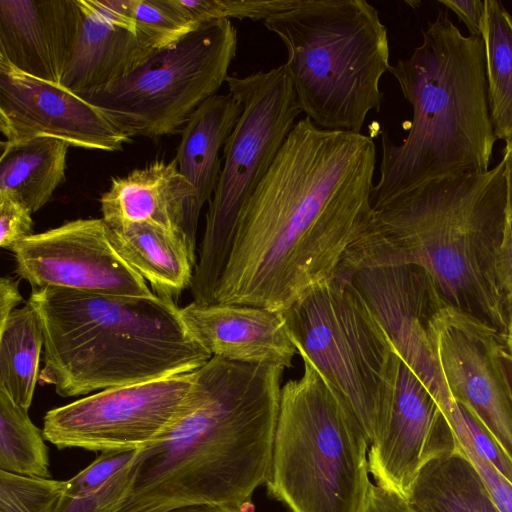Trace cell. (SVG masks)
I'll use <instances>...</instances> for the list:
<instances>
[{
  "instance_id": "obj_11",
  "label": "cell",
  "mask_w": 512,
  "mask_h": 512,
  "mask_svg": "<svg viewBox=\"0 0 512 512\" xmlns=\"http://www.w3.org/2000/svg\"><path fill=\"white\" fill-rule=\"evenodd\" d=\"M195 383L196 370L99 391L47 411L43 436L60 449H141L185 411Z\"/></svg>"
},
{
  "instance_id": "obj_25",
  "label": "cell",
  "mask_w": 512,
  "mask_h": 512,
  "mask_svg": "<svg viewBox=\"0 0 512 512\" xmlns=\"http://www.w3.org/2000/svg\"><path fill=\"white\" fill-rule=\"evenodd\" d=\"M42 349V326L36 311L27 302L0 326V390L27 410L40 377Z\"/></svg>"
},
{
  "instance_id": "obj_28",
  "label": "cell",
  "mask_w": 512,
  "mask_h": 512,
  "mask_svg": "<svg viewBox=\"0 0 512 512\" xmlns=\"http://www.w3.org/2000/svg\"><path fill=\"white\" fill-rule=\"evenodd\" d=\"M118 3L157 51L198 27L179 0H118Z\"/></svg>"
},
{
  "instance_id": "obj_33",
  "label": "cell",
  "mask_w": 512,
  "mask_h": 512,
  "mask_svg": "<svg viewBox=\"0 0 512 512\" xmlns=\"http://www.w3.org/2000/svg\"><path fill=\"white\" fill-rule=\"evenodd\" d=\"M457 440L461 450L476 469L498 508L502 512H512V483L491 462L478 455L467 443Z\"/></svg>"
},
{
  "instance_id": "obj_34",
  "label": "cell",
  "mask_w": 512,
  "mask_h": 512,
  "mask_svg": "<svg viewBox=\"0 0 512 512\" xmlns=\"http://www.w3.org/2000/svg\"><path fill=\"white\" fill-rule=\"evenodd\" d=\"M496 278L500 291L512 308V218H507L496 256Z\"/></svg>"
},
{
  "instance_id": "obj_13",
  "label": "cell",
  "mask_w": 512,
  "mask_h": 512,
  "mask_svg": "<svg viewBox=\"0 0 512 512\" xmlns=\"http://www.w3.org/2000/svg\"><path fill=\"white\" fill-rule=\"evenodd\" d=\"M458 445L432 394L395 351L380 425L368 449L375 484L405 498L419 471L431 460L454 453Z\"/></svg>"
},
{
  "instance_id": "obj_31",
  "label": "cell",
  "mask_w": 512,
  "mask_h": 512,
  "mask_svg": "<svg viewBox=\"0 0 512 512\" xmlns=\"http://www.w3.org/2000/svg\"><path fill=\"white\" fill-rule=\"evenodd\" d=\"M442 411L457 439L491 462L512 483V460L477 418L453 399Z\"/></svg>"
},
{
  "instance_id": "obj_41",
  "label": "cell",
  "mask_w": 512,
  "mask_h": 512,
  "mask_svg": "<svg viewBox=\"0 0 512 512\" xmlns=\"http://www.w3.org/2000/svg\"><path fill=\"white\" fill-rule=\"evenodd\" d=\"M503 341L506 349L512 354V317L508 324L507 331L503 336Z\"/></svg>"
},
{
  "instance_id": "obj_24",
  "label": "cell",
  "mask_w": 512,
  "mask_h": 512,
  "mask_svg": "<svg viewBox=\"0 0 512 512\" xmlns=\"http://www.w3.org/2000/svg\"><path fill=\"white\" fill-rule=\"evenodd\" d=\"M405 498L416 512H502L460 445L428 462Z\"/></svg>"
},
{
  "instance_id": "obj_2",
  "label": "cell",
  "mask_w": 512,
  "mask_h": 512,
  "mask_svg": "<svg viewBox=\"0 0 512 512\" xmlns=\"http://www.w3.org/2000/svg\"><path fill=\"white\" fill-rule=\"evenodd\" d=\"M283 372L212 356L196 370L185 411L138 449L133 487L118 512L198 504L242 510L269 477Z\"/></svg>"
},
{
  "instance_id": "obj_9",
  "label": "cell",
  "mask_w": 512,
  "mask_h": 512,
  "mask_svg": "<svg viewBox=\"0 0 512 512\" xmlns=\"http://www.w3.org/2000/svg\"><path fill=\"white\" fill-rule=\"evenodd\" d=\"M240 117L223 147V167L209 201L190 285L193 301L214 302L240 213L302 113L285 64L246 77L228 76Z\"/></svg>"
},
{
  "instance_id": "obj_6",
  "label": "cell",
  "mask_w": 512,
  "mask_h": 512,
  "mask_svg": "<svg viewBox=\"0 0 512 512\" xmlns=\"http://www.w3.org/2000/svg\"><path fill=\"white\" fill-rule=\"evenodd\" d=\"M263 24L286 47L302 113L320 128L361 133L381 110L380 81L391 67L378 10L366 0H300Z\"/></svg>"
},
{
  "instance_id": "obj_39",
  "label": "cell",
  "mask_w": 512,
  "mask_h": 512,
  "mask_svg": "<svg viewBox=\"0 0 512 512\" xmlns=\"http://www.w3.org/2000/svg\"><path fill=\"white\" fill-rule=\"evenodd\" d=\"M168 512H242V510L227 505L198 504L176 508Z\"/></svg>"
},
{
  "instance_id": "obj_38",
  "label": "cell",
  "mask_w": 512,
  "mask_h": 512,
  "mask_svg": "<svg viewBox=\"0 0 512 512\" xmlns=\"http://www.w3.org/2000/svg\"><path fill=\"white\" fill-rule=\"evenodd\" d=\"M495 357L512 400V354L506 349L504 341L498 345Z\"/></svg>"
},
{
  "instance_id": "obj_1",
  "label": "cell",
  "mask_w": 512,
  "mask_h": 512,
  "mask_svg": "<svg viewBox=\"0 0 512 512\" xmlns=\"http://www.w3.org/2000/svg\"><path fill=\"white\" fill-rule=\"evenodd\" d=\"M376 145L296 122L243 207L214 302L283 312L338 273L371 221Z\"/></svg>"
},
{
  "instance_id": "obj_29",
  "label": "cell",
  "mask_w": 512,
  "mask_h": 512,
  "mask_svg": "<svg viewBox=\"0 0 512 512\" xmlns=\"http://www.w3.org/2000/svg\"><path fill=\"white\" fill-rule=\"evenodd\" d=\"M68 482L0 470V512H60Z\"/></svg>"
},
{
  "instance_id": "obj_12",
  "label": "cell",
  "mask_w": 512,
  "mask_h": 512,
  "mask_svg": "<svg viewBox=\"0 0 512 512\" xmlns=\"http://www.w3.org/2000/svg\"><path fill=\"white\" fill-rule=\"evenodd\" d=\"M32 289L63 288L116 296H151L146 280L117 252L102 218L77 219L29 236L13 251Z\"/></svg>"
},
{
  "instance_id": "obj_26",
  "label": "cell",
  "mask_w": 512,
  "mask_h": 512,
  "mask_svg": "<svg viewBox=\"0 0 512 512\" xmlns=\"http://www.w3.org/2000/svg\"><path fill=\"white\" fill-rule=\"evenodd\" d=\"M483 39L488 99L496 139L512 146V16L501 2L486 0Z\"/></svg>"
},
{
  "instance_id": "obj_10",
  "label": "cell",
  "mask_w": 512,
  "mask_h": 512,
  "mask_svg": "<svg viewBox=\"0 0 512 512\" xmlns=\"http://www.w3.org/2000/svg\"><path fill=\"white\" fill-rule=\"evenodd\" d=\"M237 43L231 20L203 23L125 77L75 94L102 109L131 137L174 134L226 82Z\"/></svg>"
},
{
  "instance_id": "obj_5",
  "label": "cell",
  "mask_w": 512,
  "mask_h": 512,
  "mask_svg": "<svg viewBox=\"0 0 512 512\" xmlns=\"http://www.w3.org/2000/svg\"><path fill=\"white\" fill-rule=\"evenodd\" d=\"M44 335L39 380L64 398L195 371L212 355L189 333L172 299L63 288L27 301Z\"/></svg>"
},
{
  "instance_id": "obj_30",
  "label": "cell",
  "mask_w": 512,
  "mask_h": 512,
  "mask_svg": "<svg viewBox=\"0 0 512 512\" xmlns=\"http://www.w3.org/2000/svg\"><path fill=\"white\" fill-rule=\"evenodd\" d=\"M192 20L199 26L203 23L232 18L253 21L296 6L299 0H179Z\"/></svg>"
},
{
  "instance_id": "obj_18",
  "label": "cell",
  "mask_w": 512,
  "mask_h": 512,
  "mask_svg": "<svg viewBox=\"0 0 512 512\" xmlns=\"http://www.w3.org/2000/svg\"><path fill=\"white\" fill-rule=\"evenodd\" d=\"M180 314L191 336L212 356L285 369L298 353L282 312L192 301Z\"/></svg>"
},
{
  "instance_id": "obj_7",
  "label": "cell",
  "mask_w": 512,
  "mask_h": 512,
  "mask_svg": "<svg viewBox=\"0 0 512 512\" xmlns=\"http://www.w3.org/2000/svg\"><path fill=\"white\" fill-rule=\"evenodd\" d=\"M281 388L269 493L291 512H361L371 482L362 429L306 358Z\"/></svg>"
},
{
  "instance_id": "obj_19",
  "label": "cell",
  "mask_w": 512,
  "mask_h": 512,
  "mask_svg": "<svg viewBox=\"0 0 512 512\" xmlns=\"http://www.w3.org/2000/svg\"><path fill=\"white\" fill-rule=\"evenodd\" d=\"M77 21L76 0H0V56L28 75L61 85Z\"/></svg>"
},
{
  "instance_id": "obj_37",
  "label": "cell",
  "mask_w": 512,
  "mask_h": 512,
  "mask_svg": "<svg viewBox=\"0 0 512 512\" xmlns=\"http://www.w3.org/2000/svg\"><path fill=\"white\" fill-rule=\"evenodd\" d=\"M22 302L23 297L20 294L18 282L3 276L0 280V326L4 325Z\"/></svg>"
},
{
  "instance_id": "obj_36",
  "label": "cell",
  "mask_w": 512,
  "mask_h": 512,
  "mask_svg": "<svg viewBox=\"0 0 512 512\" xmlns=\"http://www.w3.org/2000/svg\"><path fill=\"white\" fill-rule=\"evenodd\" d=\"M361 512H416L402 495L370 484Z\"/></svg>"
},
{
  "instance_id": "obj_8",
  "label": "cell",
  "mask_w": 512,
  "mask_h": 512,
  "mask_svg": "<svg viewBox=\"0 0 512 512\" xmlns=\"http://www.w3.org/2000/svg\"><path fill=\"white\" fill-rule=\"evenodd\" d=\"M282 313L297 352L316 368L370 446L392 381L395 350L351 278L336 274Z\"/></svg>"
},
{
  "instance_id": "obj_17",
  "label": "cell",
  "mask_w": 512,
  "mask_h": 512,
  "mask_svg": "<svg viewBox=\"0 0 512 512\" xmlns=\"http://www.w3.org/2000/svg\"><path fill=\"white\" fill-rule=\"evenodd\" d=\"M77 29L61 85L73 93L105 86L157 52L118 0H76Z\"/></svg>"
},
{
  "instance_id": "obj_3",
  "label": "cell",
  "mask_w": 512,
  "mask_h": 512,
  "mask_svg": "<svg viewBox=\"0 0 512 512\" xmlns=\"http://www.w3.org/2000/svg\"><path fill=\"white\" fill-rule=\"evenodd\" d=\"M507 218L503 159L483 173L434 179L373 208L370 223L346 252L337 274L421 267L449 305L503 337L512 308L500 291L495 266Z\"/></svg>"
},
{
  "instance_id": "obj_15",
  "label": "cell",
  "mask_w": 512,
  "mask_h": 512,
  "mask_svg": "<svg viewBox=\"0 0 512 512\" xmlns=\"http://www.w3.org/2000/svg\"><path fill=\"white\" fill-rule=\"evenodd\" d=\"M394 350L411 368L442 409L452 398L441 372L432 319L448 304L430 275L415 265L356 271L351 276Z\"/></svg>"
},
{
  "instance_id": "obj_35",
  "label": "cell",
  "mask_w": 512,
  "mask_h": 512,
  "mask_svg": "<svg viewBox=\"0 0 512 512\" xmlns=\"http://www.w3.org/2000/svg\"><path fill=\"white\" fill-rule=\"evenodd\" d=\"M464 22L471 36L483 37L487 18L486 0H439Z\"/></svg>"
},
{
  "instance_id": "obj_22",
  "label": "cell",
  "mask_w": 512,
  "mask_h": 512,
  "mask_svg": "<svg viewBox=\"0 0 512 512\" xmlns=\"http://www.w3.org/2000/svg\"><path fill=\"white\" fill-rule=\"evenodd\" d=\"M120 256L150 283L155 294L174 300L190 287L197 264L177 231L151 222L109 228Z\"/></svg>"
},
{
  "instance_id": "obj_23",
  "label": "cell",
  "mask_w": 512,
  "mask_h": 512,
  "mask_svg": "<svg viewBox=\"0 0 512 512\" xmlns=\"http://www.w3.org/2000/svg\"><path fill=\"white\" fill-rule=\"evenodd\" d=\"M0 147V196L11 197L35 213L65 181L69 146L56 138L38 137L2 141Z\"/></svg>"
},
{
  "instance_id": "obj_27",
  "label": "cell",
  "mask_w": 512,
  "mask_h": 512,
  "mask_svg": "<svg viewBox=\"0 0 512 512\" xmlns=\"http://www.w3.org/2000/svg\"><path fill=\"white\" fill-rule=\"evenodd\" d=\"M28 410L0 390V470L50 478L48 449Z\"/></svg>"
},
{
  "instance_id": "obj_20",
  "label": "cell",
  "mask_w": 512,
  "mask_h": 512,
  "mask_svg": "<svg viewBox=\"0 0 512 512\" xmlns=\"http://www.w3.org/2000/svg\"><path fill=\"white\" fill-rule=\"evenodd\" d=\"M194 194L175 158L155 160L125 176L111 178L108 190L100 197L102 219L111 229L140 222L173 229L196 259V238L189 224Z\"/></svg>"
},
{
  "instance_id": "obj_32",
  "label": "cell",
  "mask_w": 512,
  "mask_h": 512,
  "mask_svg": "<svg viewBox=\"0 0 512 512\" xmlns=\"http://www.w3.org/2000/svg\"><path fill=\"white\" fill-rule=\"evenodd\" d=\"M32 212L21 202L0 196V246L13 252L20 242L33 235Z\"/></svg>"
},
{
  "instance_id": "obj_40",
  "label": "cell",
  "mask_w": 512,
  "mask_h": 512,
  "mask_svg": "<svg viewBox=\"0 0 512 512\" xmlns=\"http://www.w3.org/2000/svg\"><path fill=\"white\" fill-rule=\"evenodd\" d=\"M508 186V215L512 218V146L505 147V154L503 157Z\"/></svg>"
},
{
  "instance_id": "obj_14",
  "label": "cell",
  "mask_w": 512,
  "mask_h": 512,
  "mask_svg": "<svg viewBox=\"0 0 512 512\" xmlns=\"http://www.w3.org/2000/svg\"><path fill=\"white\" fill-rule=\"evenodd\" d=\"M432 331L450 397L477 418L512 460V400L495 357L502 335L449 304L433 316Z\"/></svg>"
},
{
  "instance_id": "obj_16",
  "label": "cell",
  "mask_w": 512,
  "mask_h": 512,
  "mask_svg": "<svg viewBox=\"0 0 512 512\" xmlns=\"http://www.w3.org/2000/svg\"><path fill=\"white\" fill-rule=\"evenodd\" d=\"M0 131L6 142L50 137L107 152L123 150L132 138L102 109L62 85L20 71L1 56Z\"/></svg>"
},
{
  "instance_id": "obj_4",
  "label": "cell",
  "mask_w": 512,
  "mask_h": 512,
  "mask_svg": "<svg viewBox=\"0 0 512 512\" xmlns=\"http://www.w3.org/2000/svg\"><path fill=\"white\" fill-rule=\"evenodd\" d=\"M423 41L389 72L413 111L407 137L381 134L377 208L428 181L488 171L496 137L490 116L483 37L464 36L439 10Z\"/></svg>"
},
{
  "instance_id": "obj_21",
  "label": "cell",
  "mask_w": 512,
  "mask_h": 512,
  "mask_svg": "<svg viewBox=\"0 0 512 512\" xmlns=\"http://www.w3.org/2000/svg\"><path fill=\"white\" fill-rule=\"evenodd\" d=\"M241 111V104L230 93H217L197 108L182 129L175 159L195 190L189 219L195 238L201 209L211 200L220 176V150Z\"/></svg>"
}]
</instances>
